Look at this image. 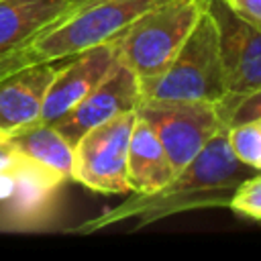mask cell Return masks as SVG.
I'll return each instance as SVG.
<instances>
[{
	"label": "cell",
	"mask_w": 261,
	"mask_h": 261,
	"mask_svg": "<svg viewBox=\"0 0 261 261\" xmlns=\"http://www.w3.org/2000/svg\"><path fill=\"white\" fill-rule=\"evenodd\" d=\"M86 0H0V61Z\"/></svg>",
	"instance_id": "obj_11"
},
{
	"label": "cell",
	"mask_w": 261,
	"mask_h": 261,
	"mask_svg": "<svg viewBox=\"0 0 261 261\" xmlns=\"http://www.w3.org/2000/svg\"><path fill=\"white\" fill-rule=\"evenodd\" d=\"M206 8L218 31L224 98L216 112L226 126L232 108L261 88V29L237 16L224 0H206Z\"/></svg>",
	"instance_id": "obj_5"
},
{
	"label": "cell",
	"mask_w": 261,
	"mask_h": 261,
	"mask_svg": "<svg viewBox=\"0 0 261 261\" xmlns=\"http://www.w3.org/2000/svg\"><path fill=\"white\" fill-rule=\"evenodd\" d=\"M141 102V84L135 73L120 61L106 73V77L86 94L65 116L53 122V126L71 143L90 128L114 118L116 114L137 110Z\"/></svg>",
	"instance_id": "obj_9"
},
{
	"label": "cell",
	"mask_w": 261,
	"mask_h": 261,
	"mask_svg": "<svg viewBox=\"0 0 261 261\" xmlns=\"http://www.w3.org/2000/svg\"><path fill=\"white\" fill-rule=\"evenodd\" d=\"M143 98L192 100L214 106L224 98L218 31L206 6L171 63L155 80L141 86Z\"/></svg>",
	"instance_id": "obj_4"
},
{
	"label": "cell",
	"mask_w": 261,
	"mask_h": 261,
	"mask_svg": "<svg viewBox=\"0 0 261 261\" xmlns=\"http://www.w3.org/2000/svg\"><path fill=\"white\" fill-rule=\"evenodd\" d=\"M255 173L257 169L245 165L234 155L226 128H222L163 188L145 194L130 192L128 198L92 218L82 228L98 230L120 222H133L135 228H143L145 224L190 210L228 208L237 186Z\"/></svg>",
	"instance_id": "obj_1"
},
{
	"label": "cell",
	"mask_w": 261,
	"mask_h": 261,
	"mask_svg": "<svg viewBox=\"0 0 261 261\" xmlns=\"http://www.w3.org/2000/svg\"><path fill=\"white\" fill-rule=\"evenodd\" d=\"M224 4L237 16L261 29V0H224Z\"/></svg>",
	"instance_id": "obj_18"
},
{
	"label": "cell",
	"mask_w": 261,
	"mask_h": 261,
	"mask_svg": "<svg viewBox=\"0 0 261 261\" xmlns=\"http://www.w3.org/2000/svg\"><path fill=\"white\" fill-rule=\"evenodd\" d=\"M137 112H122L86 130L73 145L71 179L102 194H128L126 157Z\"/></svg>",
	"instance_id": "obj_7"
},
{
	"label": "cell",
	"mask_w": 261,
	"mask_h": 261,
	"mask_svg": "<svg viewBox=\"0 0 261 261\" xmlns=\"http://www.w3.org/2000/svg\"><path fill=\"white\" fill-rule=\"evenodd\" d=\"M226 137L234 155L245 165L261 171V118L228 126Z\"/></svg>",
	"instance_id": "obj_15"
},
{
	"label": "cell",
	"mask_w": 261,
	"mask_h": 261,
	"mask_svg": "<svg viewBox=\"0 0 261 261\" xmlns=\"http://www.w3.org/2000/svg\"><path fill=\"white\" fill-rule=\"evenodd\" d=\"M116 61L118 59L114 41L96 45L59 61L47 88L39 120L53 124L55 120L65 116L86 94H90L106 77Z\"/></svg>",
	"instance_id": "obj_8"
},
{
	"label": "cell",
	"mask_w": 261,
	"mask_h": 261,
	"mask_svg": "<svg viewBox=\"0 0 261 261\" xmlns=\"http://www.w3.org/2000/svg\"><path fill=\"white\" fill-rule=\"evenodd\" d=\"M4 139L20 157L59 175L65 181L71 179L73 145L53 124L37 120Z\"/></svg>",
	"instance_id": "obj_14"
},
{
	"label": "cell",
	"mask_w": 261,
	"mask_h": 261,
	"mask_svg": "<svg viewBox=\"0 0 261 261\" xmlns=\"http://www.w3.org/2000/svg\"><path fill=\"white\" fill-rule=\"evenodd\" d=\"M175 175L169 157L153 133V128L137 116L126 157V181L135 194H145L163 188ZM128 192V194H130Z\"/></svg>",
	"instance_id": "obj_13"
},
{
	"label": "cell",
	"mask_w": 261,
	"mask_h": 261,
	"mask_svg": "<svg viewBox=\"0 0 261 261\" xmlns=\"http://www.w3.org/2000/svg\"><path fill=\"white\" fill-rule=\"evenodd\" d=\"M65 184L59 175L24 159L12 171V184L6 200V212L16 226H37L55 208L59 188Z\"/></svg>",
	"instance_id": "obj_12"
},
{
	"label": "cell",
	"mask_w": 261,
	"mask_h": 261,
	"mask_svg": "<svg viewBox=\"0 0 261 261\" xmlns=\"http://www.w3.org/2000/svg\"><path fill=\"white\" fill-rule=\"evenodd\" d=\"M57 63H31L0 73V139L39 120Z\"/></svg>",
	"instance_id": "obj_10"
},
{
	"label": "cell",
	"mask_w": 261,
	"mask_h": 261,
	"mask_svg": "<svg viewBox=\"0 0 261 261\" xmlns=\"http://www.w3.org/2000/svg\"><path fill=\"white\" fill-rule=\"evenodd\" d=\"M22 163H24V157H20V155L6 143V139H0V173L14 171V169L20 167Z\"/></svg>",
	"instance_id": "obj_19"
},
{
	"label": "cell",
	"mask_w": 261,
	"mask_h": 261,
	"mask_svg": "<svg viewBox=\"0 0 261 261\" xmlns=\"http://www.w3.org/2000/svg\"><path fill=\"white\" fill-rule=\"evenodd\" d=\"M206 0H161L139 14L114 41L116 59L141 86L155 80L175 57Z\"/></svg>",
	"instance_id": "obj_3"
},
{
	"label": "cell",
	"mask_w": 261,
	"mask_h": 261,
	"mask_svg": "<svg viewBox=\"0 0 261 261\" xmlns=\"http://www.w3.org/2000/svg\"><path fill=\"white\" fill-rule=\"evenodd\" d=\"M228 208L241 216L261 220V171H257L251 177H245L237 186L228 202Z\"/></svg>",
	"instance_id": "obj_16"
},
{
	"label": "cell",
	"mask_w": 261,
	"mask_h": 261,
	"mask_svg": "<svg viewBox=\"0 0 261 261\" xmlns=\"http://www.w3.org/2000/svg\"><path fill=\"white\" fill-rule=\"evenodd\" d=\"M157 2L161 0H86L0 61V73L31 63H57L108 43Z\"/></svg>",
	"instance_id": "obj_2"
},
{
	"label": "cell",
	"mask_w": 261,
	"mask_h": 261,
	"mask_svg": "<svg viewBox=\"0 0 261 261\" xmlns=\"http://www.w3.org/2000/svg\"><path fill=\"white\" fill-rule=\"evenodd\" d=\"M135 112L153 128L175 173L194 159L216 133L226 128L216 106L208 102L143 98Z\"/></svg>",
	"instance_id": "obj_6"
},
{
	"label": "cell",
	"mask_w": 261,
	"mask_h": 261,
	"mask_svg": "<svg viewBox=\"0 0 261 261\" xmlns=\"http://www.w3.org/2000/svg\"><path fill=\"white\" fill-rule=\"evenodd\" d=\"M257 118H261V88L255 90L253 94H249L245 100H241L232 108V112L226 120V128L234 126V124H241V122L257 120Z\"/></svg>",
	"instance_id": "obj_17"
}]
</instances>
